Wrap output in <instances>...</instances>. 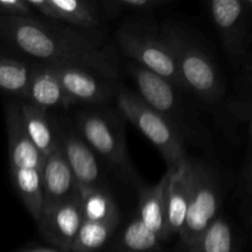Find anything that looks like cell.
<instances>
[{
	"label": "cell",
	"instance_id": "obj_1",
	"mask_svg": "<svg viewBox=\"0 0 252 252\" xmlns=\"http://www.w3.org/2000/svg\"><path fill=\"white\" fill-rule=\"evenodd\" d=\"M0 43L42 64H84L120 79L118 58L101 30H81L38 16L0 19Z\"/></svg>",
	"mask_w": 252,
	"mask_h": 252
},
{
	"label": "cell",
	"instance_id": "obj_2",
	"mask_svg": "<svg viewBox=\"0 0 252 252\" xmlns=\"http://www.w3.org/2000/svg\"><path fill=\"white\" fill-rule=\"evenodd\" d=\"M160 30L171 49L185 90L207 105H218L225 95L226 83L208 49L182 22L170 20L162 22Z\"/></svg>",
	"mask_w": 252,
	"mask_h": 252
},
{
	"label": "cell",
	"instance_id": "obj_3",
	"mask_svg": "<svg viewBox=\"0 0 252 252\" xmlns=\"http://www.w3.org/2000/svg\"><path fill=\"white\" fill-rule=\"evenodd\" d=\"M76 132L94 153L127 182L137 181L126 144L123 120L108 106H90L75 115Z\"/></svg>",
	"mask_w": 252,
	"mask_h": 252
},
{
	"label": "cell",
	"instance_id": "obj_4",
	"mask_svg": "<svg viewBox=\"0 0 252 252\" xmlns=\"http://www.w3.org/2000/svg\"><path fill=\"white\" fill-rule=\"evenodd\" d=\"M115 38L121 52L130 62L158 74L180 91L185 90L159 25L145 19L126 20L118 25Z\"/></svg>",
	"mask_w": 252,
	"mask_h": 252
},
{
	"label": "cell",
	"instance_id": "obj_5",
	"mask_svg": "<svg viewBox=\"0 0 252 252\" xmlns=\"http://www.w3.org/2000/svg\"><path fill=\"white\" fill-rule=\"evenodd\" d=\"M116 103L123 117L129 121L166 160L169 170H175L187 159L185 135L170 121L150 108L137 93L118 86Z\"/></svg>",
	"mask_w": 252,
	"mask_h": 252
},
{
	"label": "cell",
	"instance_id": "obj_6",
	"mask_svg": "<svg viewBox=\"0 0 252 252\" xmlns=\"http://www.w3.org/2000/svg\"><path fill=\"white\" fill-rule=\"evenodd\" d=\"M208 12L231 65L240 70L251 59L252 0H211Z\"/></svg>",
	"mask_w": 252,
	"mask_h": 252
},
{
	"label": "cell",
	"instance_id": "obj_7",
	"mask_svg": "<svg viewBox=\"0 0 252 252\" xmlns=\"http://www.w3.org/2000/svg\"><path fill=\"white\" fill-rule=\"evenodd\" d=\"M221 203L218 175L204 162L191 159V192L186 220L179 235L181 246L194 240L218 218Z\"/></svg>",
	"mask_w": 252,
	"mask_h": 252
},
{
	"label": "cell",
	"instance_id": "obj_8",
	"mask_svg": "<svg viewBox=\"0 0 252 252\" xmlns=\"http://www.w3.org/2000/svg\"><path fill=\"white\" fill-rule=\"evenodd\" d=\"M53 65V64H51ZM63 89L75 105L107 106L115 98L118 81L108 78L98 69L84 64H56Z\"/></svg>",
	"mask_w": 252,
	"mask_h": 252
},
{
	"label": "cell",
	"instance_id": "obj_9",
	"mask_svg": "<svg viewBox=\"0 0 252 252\" xmlns=\"http://www.w3.org/2000/svg\"><path fill=\"white\" fill-rule=\"evenodd\" d=\"M126 68L137 86V95L150 108L170 121L185 135L186 132L184 130L181 118L182 107L179 89L158 74L130 61Z\"/></svg>",
	"mask_w": 252,
	"mask_h": 252
},
{
	"label": "cell",
	"instance_id": "obj_10",
	"mask_svg": "<svg viewBox=\"0 0 252 252\" xmlns=\"http://www.w3.org/2000/svg\"><path fill=\"white\" fill-rule=\"evenodd\" d=\"M83 221L80 198L76 192L69 198L43 208L36 223L39 234L51 248L70 252Z\"/></svg>",
	"mask_w": 252,
	"mask_h": 252
},
{
	"label": "cell",
	"instance_id": "obj_11",
	"mask_svg": "<svg viewBox=\"0 0 252 252\" xmlns=\"http://www.w3.org/2000/svg\"><path fill=\"white\" fill-rule=\"evenodd\" d=\"M61 150L79 187L107 189L100 159L70 123L58 122Z\"/></svg>",
	"mask_w": 252,
	"mask_h": 252
},
{
	"label": "cell",
	"instance_id": "obj_12",
	"mask_svg": "<svg viewBox=\"0 0 252 252\" xmlns=\"http://www.w3.org/2000/svg\"><path fill=\"white\" fill-rule=\"evenodd\" d=\"M22 101L46 111L58 107L69 108L75 105L63 89L56 68L51 64L36 62Z\"/></svg>",
	"mask_w": 252,
	"mask_h": 252
},
{
	"label": "cell",
	"instance_id": "obj_13",
	"mask_svg": "<svg viewBox=\"0 0 252 252\" xmlns=\"http://www.w3.org/2000/svg\"><path fill=\"white\" fill-rule=\"evenodd\" d=\"M171 171L167 169L164 176L153 186H140L138 193V208L135 214L143 225L165 243L170 239L167 233L166 199Z\"/></svg>",
	"mask_w": 252,
	"mask_h": 252
},
{
	"label": "cell",
	"instance_id": "obj_14",
	"mask_svg": "<svg viewBox=\"0 0 252 252\" xmlns=\"http://www.w3.org/2000/svg\"><path fill=\"white\" fill-rule=\"evenodd\" d=\"M10 169H33L41 171L44 158L27 137L20 117L17 101L5 105Z\"/></svg>",
	"mask_w": 252,
	"mask_h": 252
},
{
	"label": "cell",
	"instance_id": "obj_15",
	"mask_svg": "<svg viewBox=\"0 0 252 252\" xmlns=\"http://www.w3.org/2000/svg\"><path fill=\"white\" fill-rule=\"evenodd\" d=\"M20 117L27 137L43 158L61 147L58 122L49 115V111L17 101Z\"/></svg>",
	"mask_w": 252,
	"mask_h": 252
},
{
	"label": "cell",
	"instance_id": "obj_16",
	"mask_svg": "<svg viewBox=\"0 0 252 252\" xmlns=\"http://www.w3.org/2000/svg\"><path fill=\"white\" fill-rule=\"evenodd\" d=\"M43 208L74 196L78 192L74 175L62 153L61 147L44 158L41 169Z\"/></svg>",
	"mask_w": 252,
	"mask_h": 252
},
{
	"label": "cell",
	"instance_id": "obj_17",
	"mask_svg": "<svg viewBox=\"0 0 252 252\" xmlns=\"http://www.w3.org/2000/svg\"><path fill=\"white\" fill-rule=\"evenodd\" d=\"M169 187L166 199L167 233L170 239L179 236L186 220L191 192V159L187 158L177 169L170 170Z\"/></svg>",
	"mask_w": 252,
	"mask_h": 252
},
{
	"label": "cell",
	"instance_id": "obj_18",
	"mask_svg": "<svg viewBox=\"0 0 252 252\" xmlns=\"http://www.w3.org/2000/svg\"><path fill=\"white\" fill-rule=\"evenodd\" d=\"M34 62L0 43V93L24 100Z\"/></svg>",
	"mask_w": 252,
	"mask_h": 252
},
{
	"label": "cell",
	"instance_id": "obj_19",
	"mask_svg": "<svg viewBox=\"0 0 252 252\" xmlns=\"http://www.w3.org/2000/svg\"><path fill=\"white\" fill-rule=\"evenodd\" d=\"M159 239L148 230L137 214L128 220L125 228L117 230L111 243L101 252H161Z\"/></svg>",
	"mask_w": 252,
	"mask_h": 252
},
{
	"label": "cell",
	"instance_id": "obj_20",
	"mask_svg": "<svg viewBox=\"0 0 252 252\" xmlns=\"http://www.w3.org/2000/svg\"><path fill=\"white\" fill-rule=\"evenodd\" d=\"M57 22L81 30H100L102 21L98 1L94 0H49Z\"/></svg>",
	"mask_w": 252,
	"mask_h": 252
},
{
	"label": "cell",
	"instance_id": "obj_21",
	"mask_svg": "<svg viewBox=\"0 0 252 252\" xmlns=\"http://www.w3.org/2000/svg\"><path fill=\"white\" fill-rule=\"evenodd\" d=\"M184 252H239L238 240L230 221L219 216L194 240L181 246Z\"/></svg>",
	"mask_w": 252,
	"mask_h": 252
},
{
	"label": "cell",
	"instance_id": "obj_22",
	"mask_svg": "<svg viewBox=\"0 0 252 252\" xmlns=\"http://www.w3.org/2000/svg\"><path fill=\"white\" fill-rule=\"evenodd\" d=\"M78 193L84 220H121L118 204L108 189L78 186Z\"/></svg>",
	"mask_w": 252,
	"mask_h": 252
},
{
	"label": "cell",
	"instance_id": "obj_23",
	"mask_svg": "<svg viewBox=\"0 0 252 252\" xmlns=\"http://www.w3.org/2000/svg\"><path fill=\"white\" fill-rule=\"evenodd\" d=\"M12 186L34 221L43 212V189L41 171L33 169H10Z\"/></svg>",
	"mask_w": 252,
	"mask_h": 252
},
{
	"label": "cell",
	"instance_id": "obj_24",
	"mask_svg": "<svg viewBox=\"0 0 252 252\" xmlns=\"http://www.w3.org/2000/svg\"><path fill=\"white\" fill-rule=\"evenodd\" d=\"M121 220H84L70 252H101L117 233Z\"/></svg>",
	"mask_w": 252,
	"mask_h": 252
},
{
	"label": "cell",
	"instance_id": "obj_25",
	"mask_svg": "<svg viewBox=\"0 0 252 252\" xmlns=\"http://www.w3.org/2000/svg\"><path fill=\"white\" fill-rule=\"evenodd\" d=\"M252 61L249 59L240 69V76L236 83V93L229 101L226 108L235 122L241 125H251V86Z\"/></svg>",
	"mask_w": 252,
	"mask_h": 252
},
{
	"label": "cell",
	"instance_id": "obj_26",
	"mask_svg": "<svg viewBox=\"0 0 252 252\" xmlns=\"http://www.w3.org/2000/svg\"><path fill=\"white\" fill-rule=\"evenodd\" d=\"M169 4L167 0H102L98 1L102 14L116 19L125 12L145 14Z\"/></svg>",
	"mask_w": 252,
	"mask_h": 252
},
{
	"label": "cell",
	"instance_id": "obj_27",
	"mask_svg": "<svg viewBox=\"0 0 252 252\" xmlns=\"http://www.w3.org/2000/svg\"><path fill=\"white\" fill-rule=\"evenodd\" d=\"M246 154L245 160L241 166L240 174L238 176V197L241 201L244 218L246 219V225H250L251 212V196H252V158H251V125L246 127Z\"/></svg>",
	"mask_w": 252,
	"mask_h": 252
},
{
	"label": "cell",
	"instance_id": "obj_28",
	"mask_svg": "<svg viewBox=\"0 0 252 252\" xmlns=\"http://www.w3.org/2000/svg\"><path fill=\"white\" fill-rule=\"evenodd\" d=\"M36 16L27 0H0V19Z\"/></svg>",
	"mask_w": 252,
	"mask_h": 252
},
{
	"label": "cell",
	"instance_id": "obj_29",
	"mask_svg": "<svg viewBox=\"0 0 252 252\" xmlns=\"http://www.w3.org/2000/svg\"><path fill=\"white\" fill-rule=\"evenodd\" d=\"M19 252H66V251L58 250V249L51 248V246H36V248L25 249V250H21Z\"/></svg>",
	"mask_w": 252,
	"mask_h": 252
},
{
	"label": "cell",
	"instance_id": "obj_30",
	"mask_svg": "<svg viewBox=\"0 0 252 252\" xmlns=\"http://www.w3.org/2000/svg\"><path fill=\"white\" fill-rule=\"evenodd\" d=\"M161 252H170V251H161ZM174 252H184V251H182V250H180V251H174Z\"/></svg>",
	"mask_w": 252,
	"mask_h": 252
}]
</instances>
